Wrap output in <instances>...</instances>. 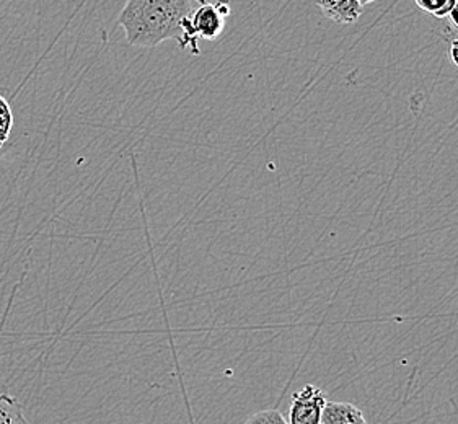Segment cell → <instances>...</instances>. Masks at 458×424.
<instances>
[{
	"instance_id": "cell-1",
	"label": "cell",
	"mask_w": 458,
	"mask_h": 424,
	"mask_svg": "<svg viewBox=\"0 0 458 424\" xmlns=\"http://www.w3.org/2000/svg\"><path fill=\"white\" fill-rule=\"evenodd\" d=\"M206 0H128L118 17L129 47H156L174 39L182 49L199 55L191 30V13Z\"/></svg>"
},
{
	"instance_id": "cell-2",
	"label": "cell",
	"mask_w": 458,
	"mask_h": 424,
	"mask_svg": "<svg viewBox=\"0 0 458 424\" xmlns=\"http://www.w3.org/2000/svg\"><path fill=\"white\" fill-rule=\"evenodd\" d=\"M230 13L227 0H217L216 4L204 2L191 13V30L198 39H216L225 27V17Z\"/></svg>"
},
{
	"instance_id": "cell-3",
	"label": "cell",
	"mask_w": 458,
	"mask_h": 424,
	"mask_svg": "<svg viewBox=\"0 0 458 424\" xmlns=\"http://www.w3.org/2000/svg\"><path fill=\"white\" fill-rule=\"evenodd\" d=\"M327 395L321 388L312 384L297 390L293 395L289 410V424H321Z\"/></svg>"
},
{
	"instance_id": "cell-4",
	"label": "cell",
	"mask_w": 458,
	"mask_h": 424,
	"mask_svg": "<svg viewBox=\"0 0 458 424\" xmlns=\"http://www.w3.org/2000/svg\"><path fill=\"white\" fill-rule=\"evenodd\" d=\"M315 4L327 19L338 25L356 23L364 9L359 0H315Z\"/></svg>"
},
{
	"instance_id": "cell-5",
	"label": "cell",
	"mask_w": 458,
	"mask_h": 424,
	"mask_svg": "<svg viewBox=\"0 0 458 424\" xmlns=\"http://www.w3.org/2000/svg\"><path fill=\"white\" fill-rule=\"evenodd\" d=\"M321 424H367L358 406L346 402H327Z\"/></svg>"
},
{
	"instance_id": "cell-6",
	"label": "cell",
	"mask_w": 458,
	"mask_h": 424,
	"mask_svg": "<svg viewBox=\"0 0 458 424\" xmlns=\"http://www.w3.org/2000/svg\"><path fill=\"white\" fill-rule=\"evenodd\" d=\"M0 424H30L19 400L0 387Z\"/></svg>"
},
{
	"instance_id": "cell-7",
	"label": "cell",
	"mask_w": 458,
	"mask_h": 424,
	"mask_svg": "<svg viewBox=\"0 0 458 424\" xmlns=\"http://www.w3.org/2000/svg\"><path fill=\"white\" fill-rule=\"evenodd\" d=\"M458 0H414L418 9L429 13L436 19L449 17L450 12L455 7Z\"/></svg>"
},
{
	"instance_id": "cell-8",
	"label": "cell",
	"mask_w": 458,
	"mask_h": 424,
	"mask_svg": "<svg viewBox=\"0 0 458 424\" xmlns=\"http://www.w3.org/2000/svg\"><path fill=\"white\" fill-rule=\"evenodd\" d=\"M12 128H13L12 108L9 102L4 97H0V148L7 142Z\"/></svg>"
},
{
	"instance_id": "cell-9",
	"label": "cell",
	"mask_w": 458,
	"mask_h": 424,
	"mask_svg": "<svg viewBox=\"0 0 458 424\" xmlns=\"http://www.w3.org/2000/svg\"><path fill=\"white\" fill-rule=\"evenodd\" d=\"M245 424H289L285 421L284 416L277 410H265L258 411L251 418H248Z\"/></svg>"
},
{
	"instance_id": "cell-10",
	"label": "cell",
	"mask_w": 458,
	"mask_h": 424,
	"mask_svg": "<svg viewBox=\"0 0 458 424\" xmlns=\"http://www.w3.org/2000/svg\"><path fill=\"white\" fill-rule=\"evenodd\" d=\"M449 55L452 63L458 67V38L450 43Z\"/></svg>"
},
{
	"instance_id": "cell-11",
	"label": "cell",
	"mask_w": 458,
	"mask_h": 424,
	"mask_svg": "<svg viewBox=\"0 0 458 424\" xmlns=\"http://www.w3.org/2000/svg\"><path fill=\"white\" fill-rule=\"evenodd\" d=\"M450 20H452V23L455 25V27L458 28V2L455 4V7H454V10L450 12Z\"/></svg>"
},
{
	"instance_id": "cell-12",
	"label": "cell",
	"mask_w": 458,
	"mask_h": 424,
	"mask_svg": "<svg viewBox=\"0 0 458 424\" xmlns=\"http://www.w3.org/2000/svg\"><path fill=\"white\" fill-rule=\"evenodd\" d=\"M372 2H377V0H359V4L362 5V7H366L369 4H372Z\"/></svg>"
}]
</instances>
